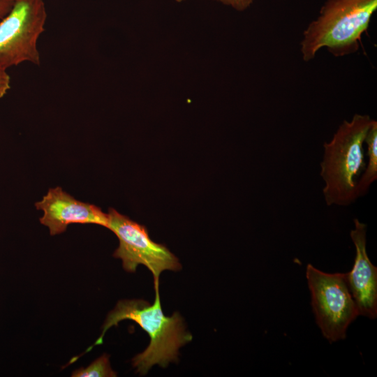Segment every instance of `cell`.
Listing matches in <instances>:
<instances>
[{"label":"cell","instance_id":"13","mask_svg":"<svg viewBox=\"0 0 377 377\" xmlns=\"http://www.w3.org/2000/svg\"><path fill=\"white\" fill-rule=\"evenodd\" d=\"M13 0H0V21L10 12Z\"/></svg>","mask_w":377,"mask_h":377},{"label":"cell","instance_id":"11","mask_svg":"<svg viewBox=\"0 0 377 377\" xmlns=\"http://www.w3.org/2000/svg\"><path fill=\"white\" fill-rule=\"evenodd\" d=\"M223 4L230 6L235 10L242 11L250 6L253 0H217Z\"/></svg>","mask_w":377,"mask_h":377},{"label":"cell","instance_id":"9","mask_svg":"<svg viewBox=\"0 0 377 377\" xmlns=\"http://www.w3.org/2000/svg\"><path fill=\"white\" fill-rule=\"evenodd\" d=\"M364 143L367 146L369 161L362 175L357 182L358 198L367 194L371 185L377 179V121L376 120H374L367 133Z\"/></svg>","mask_w":377,"mask_h":377},{"label":"cell","instance_id":"12","mask_svg":"<svg viewBox=\"0 0 377 377\" xmlns=\"http://www.w3.org/2000/svg\"><path fill=\"white\" fill-rule=\"evenodd\" d=\"M10 87V77L5 71H0V98L3 97Z\"/></svg>","mask_w":377,"mask_h":377},{"label":"cell","instance_id":"6","mask_svg":"<svg viewBox=\"0 0 377 377\" xmlns=\"http://www.w3.org/2000/svg\"><path fill=\"white\" fill-rule=\"evenodd\" d=\"M107 228L117 237L119 244L113 256L122 261L123 268L134 272L139 265L151 271L154 282H159L164 270L177 271L182 267L178 258L163 244L152 241L145 226L110 208Z\"/></svg>","mask_w":377,"mask_h":377},{"label":"cell","instance_id":"3","mask_svg":"<svg viewBox=\"0 0 377 377\" xmlns=\"http://www.w3.org/2000/svg\"><path fill=\"white\" fill-rule=\"evenodd\" d=\"M376 10L377 0H327L303 31V61L313 60L323 47L336 57L357 52Z\"/></svg>","mask_w":377,"mask_h":377},{"label":"cell","instance_id":"14","mask_svg":"<svg viewBox=\"0 0 377 377\" xmlns=\"http://www.w3.org/2000/svg\"><path fill=\"white\" fill-rule=\"evenodd\" d=\"M177 1H182V0H177Z\"/></svg>","mask_w":377,"mask_h":377},{"label":"cell","instance_id":"10","mask_svg":"<svg viewBox=\"0 0 377 377\" xmlns=\"http://www.w3.org/2000/svg\"><path fill=\"white\" fill-rule=\"evenodd\" d=\"M74 377H114L117 373L111 367L109 356L103 354L86 368H80L72 373Z\"/></svg>","mask_w":377,"mask_h":377},{"label":"cell","instance_id":"8","mask_svg":"<svg viewBox=\"0 0 377 377\" xmlns=\"http://www.w3.org/2000/svg\"><path fill=\"white\" fill-rule=\"evenodd\" d=\"M350 235L355 247L353 267L346 279L359 314L370 319L377 317V268L370 261L366 249L367 225L354 219Z\"/></svg>","mask_w":377,"mask_h":377},{"label":"cell","instance_id":"2","mask_svg":"<svg viewBox=\"0 0 377 377\" xmlns=\"http://www.w3.org/2000/svg\"><path fill=\"white\" fill-rule=\"evenodd\" d=\"M374 120L368 114H355L323 143L320 176L327 205L348 206L358 198L357 182L366 167L363 145Z\"/></svg>","mask_w":377,"mask_h":377},{"label":"cell","instance_id":"4","mask_svg":"<svg viewBox=\"0 0 377 377\" xmlns=\"http://www.w3.org/2000/svg\"><path fill=\"white\" fill-rule=\"evenodd\" d=\"M306 276L317 325L330 343L344 339L349 325L360 315L346 273L323 272L311 264Z\"/></svg>","mask_w":377,"mask_h":377},{"label":"cell","instance_id":"5","mask_svg":"<svg viewBox=\"0 0 377 377\" xmlns=\"http://www.w3.org/2000/svg\"><path fill=\"white\" fill-rule=\"evenodd\" d=\"M47 17L45 0H13L0 21V71L24 62L40 65L38 40Z\"/></svg>","mask_w":377,"mask_h":377},{"label":"cell","instance_id":"1","mask_svg":"<svg viewBox=\"0 0 377 377\" xmlns=\"http://www.w3.org/2000/svg\"><path fill=\"white\" fill-rule=\"evenodd\" d=\"M159 282H154L156 297L152 304L142 300L119 301L111 311L103 324L101 336L86 351L103 343L107 330L124 320H131L138 324L150 338L148 347L132 359L133 367L140 375H145L155 364L166 367L177 362L179 349L192 339L186 330L183 319L178 312L172 316L164 315L158 292Z\"/></svg>","mask_w":377,"mask_h":377},{"label":"cell","instance_id":"7","mask_svg":"<svg viewBox=\"0 0 377 377\" xmlns=\"http://www.w3.org/2000/svg\"><path fill=\"white\" fill-rule=\"evenodd\" d=\"M35 207L43 212L40 222L48 228L51 235L65 232L72 223L108 226V213L95 205L75 199L59 186L50 188Z\"/></svg>","mask_w":377,"mask_h":377}]
</instances>
